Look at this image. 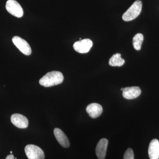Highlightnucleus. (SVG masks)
<instances>
[{
	"label": "nucleus",
	"mask_w": 159,
	"mask_h": 159,
	"mask_svg": "<svg viewBox=\"0 0 159 159\" xmlns=\"http://www.w3.org/2000/svg\"><path fill=\"white\" fill-rule=\"evenodd\" d=\"M64 76L59 71H53L47 73L40 79L39 83L41 85L45 87H50L62 83Z\"/></svg>",
	"instance_id": "nucleus-1"
},
{
	"label": "nucleus",
	"mask_w": 159,
	"mask_h": 159,
	"mask_svg": "<svg viewBox=\"0 0 159 159\" xmlns=\"http://www.w3.org/2000/svg\"><path fill=\"white\" fill-rule=\"evenodd\" d=\"M142 1L137 0L123 14L122 19L125 21H129L136 18L142 11Z\"/></svg>",
	"instance_id": "nucleus-2"
},
{
	"label": "nucleus",
	"mask_w": 159,
	"mask_h": 159,
	"mask_svg": "<svg viewBox=\"0 0 159 159\" xmlns=\"http://www.w3.org/2000/svg\"><path fill=\"white\" fill-rule=\"evenodd\" d=\"M26 156L29 159H44V153L42 149L34 145H26L25 148Z\"/></svg>",
	"instance_id": "nucleus-3"
},
{
	"label": "nucleus",
	"mask_w": 159,
	"mask_h": 159,
	"mask_svg": "<svg viewBox=\"0 0 159 159\" xmlns=\"http://www.w3.org/2000/svg\"><path fill=\"white\" fill-rule=\"evenodd\" d=\"M7 11L16 17L20 18L24 15V11L20 5L15 0H8L6 4Z\"/></svg>",
	"instance_id": "nucleus-4"
},
{
	"label": "nucleus",
	"mask_w": 159,
	"mask_h": 159,
	"mask_svg": "<svg viewBox=\"0 0 159 159\" xmlns=\"http://www.w3.org/2000/svg\"><path fill=\"white\" fill-rule=\"evenodd\" d=\"M93 45L92 41L89 39H86L76 42L74 43L73 47L75 51L84 54L89 52Z\"/></svg>",
	"instance_id": "nucleus-5"
},
{
	"label": "nucleus",
	"mask_w": 159,
	"mask_h": 159,
	"mask_svg": "<svg viewBox=\"0 0 159 159\" xmlns=\"http://www.w3.org/2000/svg\"><path fill=\"white\" fill-rule=\"evenodd\" d=\"M12 41L15 45L17 47L23 54L26 55H30L31 54V47L25 39L19 36H16L13 37Z\"/></svg>",
	"instance_id": "nucleus-6"
},
{
	"label": "nucleus",
	"mask_w": 159,
	"mask_h": 159,
	"mask_svg": "<svg viewBox=\"0 0 159 159\" xmlns=\"http://www.w3.org/2000/svg\"><path fill=\"white\" fill-rule=\"evenodd\" d=\"M11 121L18 128L25 129L29 126V120L21 114H13L11 117Z\"/></svg>",
	"instance_id": "nucleus-7"
},
{
	"label": "nucleus",
	"mask_w": 159,
	"mask_h": 159,
	"mask_svg": "<svg viewBox=\"0 0 159 159\" xmlns=\"http://www.w3.org/2000/svg\"><path fill=\"white\" fill-rule=\"evenodd\" d=\"M141 89L139 87L133 86L126 87L122 91V96L125 99H135L141 93Z\"/></svg>",
	"instance_id": "nucleus-8"
},
{
	"label": "nucleus",
	"mask_w": 159,
	"mask_h": 159,
	"mask_svg": "<svg viewBox=\"0 0 159 159\" xmlns=\"http://www.w3.org/2000/svg\"><path fill=\"white\" fill-rule=\"evenodd\" d=\"M108 141L106 139H101L97 144L96 148V153L99 159H104L106 154L107 149Z\"/></svg>",
	"instance_id": "nucleus-9"
},
{
	"label": "nucleus",
	"mask_w": 159,
	"mask_h": 159,
	"mask_svg": "<svg viewBox=\"0 0 159 159\" xmlns=\"http://www.w3.org/2000/svg\"><path fill=\"white\" fill-rule=\"evenodd\" d=\"M54 133L60 145L64 148H68L70 145V141L65 134L61 129L57 128L54 129Z\"/></svg>",
	"instance_id": "nucleus-10"
},
{
	"label": "nucleus",
	"mask_w": 159,
	"mask_h": 159,
	"mask_svg": "<svg viewBox=\"0 0 159 159\" xmlns=\"http://www.w3.org/2000/svg\"><path fill=\"white\" fill-rule=\"evenodd\" d=\"M86 111L90 117L95 119L99 117L102 113V107L98 103H92L87 107Z\"/></svg>",
	"instance_id": "nucleus-11"
},
{
	"label": "nucleus",
	"mask_w": 159,
	"mask_h": 159,
	"mask_svg": "<svg viewBox=\"0 0 159 159\" xmlns=\"http://www.w3.org/2000/svg\"><path fill=\"white\" fill-rule=\"evenodd\" d=\"M148 154L150 159H159V142L157 139L151 142L148 147Z\"/></svg>",
	"instance_id": "nucleus-12"
},
{
	"label": "nucleus",
	"mask_w": 159,
	"mask_h": 159,
	"mask_svg": "<svg viewBox=\"0 0 159 159\" xmlns=\"http://www.w3.org/2000/svg\"><path fill=\"white\" fill-rule=\"evenodd\" d=\"M125 63V60L121 57V54L116 53L112 55L109 61V64L111 66H121Z\"/></svg>",
	"instance_id": "nucleus-13"
},
{
	"label": "nucleus",
	"mask_w": 159,
	"mask_h": 159,
	"mask_svg": "<svg viewBox=\"0 0 159 159\" xmlns=\"http://www.w3.org/2000/svg\"><path fill=\"white\" fill-rule=\"evenodd\" d=\"M144 40V36L141 33H138L135 35L133 39V45L134 48L137 51L141 50L142 43Z\"/></svg>",
	"instance_id": "nucleus-14"
},
{
	"label": "nucleus",
	"mask_w": 159,
	"mask_h": 159,
	"mask_svg": "<svg viewBox=\"0 0 159 159\" xmlns=\"http://www.w3.org/2000/svg\"><path fill=\"white\" fill-rule=\"evenodd\" d=\"M123 159H134L133 151L130 148H129L126 151L123 157Z\"/></svg>",
	"instance_id": "nucleus-15"
},
{
	"label": "nucleus",
	"mask_w": 159,
	"mask_h": 159,
	"mask_svg": "<svg viewBox=\"0 0 159 159\" xmlns=\"http://www.w3.org/2000/svg\"><path fill=\"white\" fill-rule=\"evenodd\" d=\"M6 159H14V156L13 155H9L6 157Z\"/></svg>",
	"instance_id": "nucleus-16"
},
{
	"label": "nucleus",
	"mask_w": 159,
	"mask_h": 159,
	"mask_svg": "<svg viewBox=\"0 0 159 159\" xmlns=\"http://www.w3.org/2000/svg\"><path fill=\"white\" fill-rule=\"evenodd\" d=\"M124 88H122L121 89V91H123V90H124Z\"/></svg>",
	"instance_id": "nucleus-17"
},
{
	"label": "nucleus",
	"mask_w": 159,
	"mask_h": 159,
	"mask_svg": "<svg viewBox=\"0 0 159 159\" xmlns=\"http://www.w3.org/2000/svg\"><path fill=\"white\" fill-rule=\"evenodd\" d=\"M10 153H12V152H11V151L10 152Z\"/></svg>",
	"instance_id": "nucleus-18"
}]
</instances>
